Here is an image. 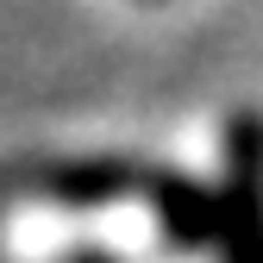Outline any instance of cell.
<instances>
[{
    "label": "cell",
    "mask_w": 263,
    "mask_h": 263,
    "mask_svg": "<svg viewBox=\"0 0 263 263\" xmlns=\"http://www.w3.org/2000/svg\"><path fill=\"white\" fill-rule=\"evenodd\" d=\"M151 176L157 170L125 163V157H88V163H57L38 182H44V194L57 207H113V201H144Z\"/></svg>",
    "instance_id": "1"
},
{
    "label": "cell",
    "mask_w": 263,
    "mask_h": 263,
    "mask_svg": "<svg viewBox=\"0 0 263 263\" xmlns=\"http://www.w3.org/2000/svg\"><path fill=\"white\" fill-rule=\"evenodd\" d=\"M144 201L157 207L163 232H170L182 251H201V245H213V238H219V194H213V188H201L194 176L157 170V176H151V194H144Z\"/></svg>",
    "instance_id": "2"
}]
</instances>
